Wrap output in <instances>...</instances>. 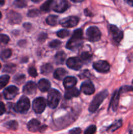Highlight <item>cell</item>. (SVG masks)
Here are the masks:
<instances>
[{"label":"cell","instance_id":"3957f363","mask_svg":"<svg viewBox=\"0 0 133 134\" xmlns=\"http://www.w3.org/2000/svg\"><path fill=\"white\" fill-rule=\"evenodd\" d=\"M60 98H61V95L59 92L55 89H52L48 93V99H47L49 107L52 109H55L57 107L59 103Z\"/></svg>","mask_w":133,"mask_h":134},{"label":"cell","instance_id":"f546056e","mask_svg":"<svg viewBox=\"0 0 133 134\" xmlns=\"http://www.w3.org/2000/svg\"><path fill=\"white\" fill-rule=\"evenodd\" d=\"M16 70V65L14 64H9L7 65H5L4 67L3 71L7 73H13Z\"/></svg>","mask_w":133,"mask_h":134},{"label":"cell","instance_id":"44dd1931","mask_svg":"<svg viewBox=\"0 0 133 134\" xmlns=\"http://www.w3.org/2000/svg\"><path fill=\"white\" fill-rule=\"evenodd\" d=\"M66 75V71L65 69L63 68H58L53 73V77L55 79L57 80H62L63 79L64 77H65Z\"/></svg>","mask_w":133,"mask_h":134},{"label":"cell","instance_id":"b9f144b4","mask_svg":"<svg viewBox=\"0 0 133 134\" xmlns=\"http://www.w3.org/2000/svg\"><path fill=\"white\" fill-rule=\"evenodd\" d=\"M47 37V35L46 34H41L39 37V41H43L44 40H45Z\"/></svg>","mask_w":133,"mask_h":134},{"label":"cell","instance_id":"ab89813d","mask_svg":"<svg viewBox=\"0 0 133 134\" xmlns=\"http://www.w3.org/2000/svg\"><path fill=\"white\" fill-rule=\"evenodd\" d=\"M38 14H39L38 10H35V9H33V10H31L29 11L28 14H27V16L30 17H35L36 16H37Z\"/></svg>","mask_w":133,"mask_h":134},{"label":"cell","instance_id":"74e56055","mask_svg":"<svg viewBox=\"0 0 133 134\" xmlns=\"http://www.w3.org/2000/svg\"><path fill=\"white\" fill-rule=\"evenodd\" d=\"M61 44V42L58 40H53L50 43V47L52 48H56Z\"/></svg>","mask_w":133,"mask_h":134},{"label":"cell","instance_id":"60d3db41","mask_svg":"<svg viewBox=\"0 0 133 134\" xmlns=\"http://www.w3.org/2000/svg\"><path fill=\"white\" fill-rule=\"evenodd\" d=\"M5 111H6V109H5V107L4 103H2V102H0V116L3 115L5 113Z\"/></svg>","mask_w":133,"mask_h":134},{"label":"cell","instance_id":"603a6c76","mask_svg":"<svg viewBox=\"0 0 133 134\" xmlns=\"http://www.w3.org/2000/svg\"><path fill=\"white\" fill-rule=\"evenodd\" d=\"M53 0H48L45 3L43 4L40 7V9L41 11L43 12H48L50 10L51 7H52V4H53Z\"/></svg>","mask_w":133,"mask_h":134},{"label":"cell","instance_id":"f907efd6","mask_svg":"<svg viewBox=\"0 0 133 134\" xmlns=\"http://www.w3.org/2000/svg\"><path fill=\"white\" fill-rule=\"evenodd\" d=\"M0 31H1V29H0Z\"/></svg>","mask_w":133,"mask_h":134},{"label":"cell","instance_id":"52a82bcc","mask_svg":"<svg viewBox=\"0 0 133 134\" xmlns=\"http://www.w3.org/2000/svg\"><path fill=\"white\" fill-rule=\"evenodd\" d=\"M110 34L112 37L113 41L116 43H119L123 39V32L115 25L110 26Z\"/></svg>","mask_w":133,"mask_h":134},{"label":"cell","instance_id":"d4e9b609","mask_svg":"<svg viewBox=\"0 0 133 134\" xmlns=\"http://www.w3.org/2000/svg\"><path fill=\"white\" fill-rule=\"evenodd\" d=\"M5 126L8 129L12 130H16L18 129V124L16 120H10L5 123Z\"/></svg>","mask_w":133,"mask_h":134},{"label":"cell","instance_id":"ac0fdd59","mask_svg":"<svg viewBox=\"0 0 133 134\" xmlns=\"http://www.w3.org/2000/svg\"><path fill=\"white\" fill-rule=\"evenodd\" d=\"M77 82V80L74 77H65L63 81V85L66 89L72 88L76 85Z\"/></svg>","mask_w":133,"mask_h":134},{"label":"cell","instance_id":"c3c4849f","mask_svg":"<svg viewBox=\"0 0 133 134\" xmlns=\"http://www.w3.org/2000/svg\"><path fill=\"white\" fill-rule=\"evenodd\" d=\"M1 17H2V14H1V13L0 12V19L1 18Z\"/></svg>","mask_w":133,"mask_h":134},{"label":"cell","instance_id":"8fae6325","mask_svg":"<svg viewBox=\"0 0 133 134\" xmlns=\"http://www.w3.org/2000/svg\"><path fill=\"white\" fill-rule=\"evenodd\" d=\"M18 94V88L15 86H10L3 91V96L6 99H13Z\"/></svg>","mask_w":133,"mask_h":134},{"label":"cell","instance_id":"bcb514c9","mask_svg":"<svg viewBox=\"0 0 133 134\" xmlns=\"http://www.w3.org/2000/svg\"><path fill=\"white\" fill-rule=\"evenodd\" d=\"M31 1L34 3H39V2H40L41 1H43V0H31Z\"/></svg>","mask_w":133,"mask_h":134},{"label":"cell","instance_id":"9a60e30c","mask_svg":"<svg viewBox=\"0 0 133 134\" xmlns=\"http://www.w3.org/2000/svg\"><path fill=\"white\" fill-rule=\"evenodd\" d=\"M36 90L37 86L35 82H32V81H29V82H27L26 85L24 86L23 92V93L27 94V95H31V94H33L36 92Z\"/></svg>","mask_w":133,"mask_h":134},{"label":"cell","instance_id":"836d02e7","mask_svg":"<svg viewBox=\"0 0 133 134\" xmlns=\"http://www.w3.org/2000/svg\"><path fill=\"white\" fill-rule=\"evenodd\" d=\"M91 58V54L89 52H83L80 55V60L82 61H89Z\"/></svg>","mask_w":133,"mask_h":134},{"label":"cell","instance_id":"f1b7e54d","mask_svg":"<svg viewBox=\"0 0 133 134\" xmlns=\"http://www.w3.org/2000/svg\"><path fill=\"white\" fill-rule=\"evenodd\" d=\"M12 51L10 49L3 50L0 54V58L2 60H7L11 56Z\"/></svg>","mask_w":133,"mask_h":134},{"label":"cell","instance_id":"8992f818","mask_svg":"<svg viewBox=\"0 0 133 134\" xmlns=\"http://www.w3.org/2000/svg\"><path fill=\"white\" fill-rule=\"evenodd\" d=\"M46 106V102L43 98H37L33 101V109L37 114H40L44 111Z\"/></svg>","mask_w":133,"mask_h":134},{"label":"cell","instance_id":"1f68e13d","mask_svg":"<svg viewBox=\"0 0 133 134\" xmlns=\"http://www.w3.org/2000/svg\"><path fill=\"white\" fill-rule=\"evenodd\" d=\"M69 31L66 30H61L57 32V35L60 38H65L69 35Z\"/></svg>","mask_w":133,"mask_h":134},{"label":"cell","instance_id":"5b68a950","mask_svg":"<svg viewBox=\"0 0 133 134\" xmlns=\"http://www.w3.org/2000/svg\"><path fill=\"white\" fill-rule=\"evenodd\" d=\"M86 35H87L88 40L91 42L98 41L101 37L100 30H99V28L95 27V26L89 27L86 31Z\"/></svg>","mask_w":133,"mask_h":134},{"label":"cell","instance_id":"e0dca14e","mask_svg":"<svg viewBox=\"0 0 133 134\" xmlns=\"http://www.w3.org/2000/svg\"><path fill=\"white\" fill-rule=\"evenodd\" d=\"M119 91H116L113 93V97L112 98V100L110 102V107L112 109L113 111H116L117 110V107L119 104Z\"/></svg>","mask_w":133,"mask_h":134},{"label":"cell","instance_id":"7bdbcfd3","mask_svg":"<svg viewBox=\"0 0 133 134\" xmlns=\"http://www.w3.org/2000/svg\"><path fill=\"white\" fill-rule=\"evenodd\" d=\"M126 2L129 4L130 5L133 7V0H126Z\"/></svg>","mask_w":133,"mask_h":134},{"label":"cell","instance_id":"681fc988","mask_svg":"<svg viewBox=\"0 0 133 134\" xmlns=\"http://www.w3.org/2000/svg\"><path fill=\"white\" fill-rule=\"evenodd\" d=\"M1 64H0V68H1Z\"/></svg>","mask_w":133,"mask_h":134},{"label":"cell","instance_id":"2e32d148","mask_svg":"<svg viewBox=\"0 0 133 134\" xmlns=\"http://www.w3.org/2000/svg\"><path fill=\"white\" fill-rule=\"evenodd\" d=\"M9 21L13 24H18L21 22L22 16L20 14L14 11H10L7 14Z\"/></svg>","mask_w":133,"mask_h":134},{"label":"cell","instance_id":"cb8c5ba5","mask_svg":"<svg viewBox=\"0 0 133 134\" xmlns=\"http://www.w3.org/2000/svg\"><path fill=\"white\" fill-rule=\"evenodd\" d=\"M52 66L49 64H44L43 65H42L41 68H40V71L41 73L43 75H48L49 73H51V71H52Z\"/></svg>","mask_w":133,"mask_h":134},{"label":"cell","instance_id":"484cf974","mask_svg":"<svg viewBox=\"0 0 133 134\" xmlns=\"http://www.w3.org/2000/svg\"><path fill=\"white\" fill-rule=\"evenodd\" d=\"M121 126H122V120H117V121L115 122L113 124H112V125L108 128V132H114V131H116V130L119 128Z\"/></svg>","mask_w":133,"mask_h":134},{"label":"cell","instance_id":"7dc6e473","mask_svg":"<svg viewBox=\"0 0 133 134\" xmlns=\"http://www.w3.org/2000/svg\"><path fill=\"white\" fill-rule=\"evenodd\" d=\"M130 134H133V129L130 130Z\"/></svg>","mask_w":133,"mask_h":134},{"label":"cell","instance_id":"30bf717a","mask_svg":"<svg viewBox=\"0 0 133 134\" xmlns=\"http://www.w3.org/2000/svg\"><path fill=\"white\" fill-rule=\"evenodd\" d=\"M93 68L98 72L106 73L109 71L110 65L107 62L100 60V61H96L93 63Z\"/></svg>","mask_w":133,"mask_h":134},{"label":"cell","instance_id":"5bb4252c","mask_svg":"<svg viewBox=\"0 0 133 134\" xmlns=\"http://www.w3.org/2000/svg\"><path fill=\"white\" fill-rule=\"evenodd\" d=\"M27 129L31 132L40 131V123L37 119H32L27 123Z\"/></svg>","mask_w":133,"mask_h":134},{"label":"cell","instance_id":"d6a6232c","mask_svg":"<svg viewBox=\"0 0 133 134\" xmlns=\"http://www.w3.org/2000/svg\"><path fill=\"white\" fill-rule=\"evenodd\" d=\"M9 37L5 34H0V44H5L9 43Z\"/></svg>","mask_w":133,"mask_h":134},{"label":"cell","instance_id":"4fadbf2b","mask_svg":"<svg viewBox=\"0 0 133 134\" xmlns=\"http://www.w3.org/2000/svg\"><path fill=\"white\" fill-rule=\"evenodd\" d=\"M81 91L87 95H91L95 92V87L91 81H86L81 85Z\"/></svg>","mask_w":133,"mask_h":134},{"label":"cell","instance_id":"7a4b0ae2","mask_svg":"<svg viewBox=\"0 0 133 134\" xmlns=\"http://www.w3.org/2000/svg\"><path fill=\"white\" fill-rule=\"evenodd\" d=\"M108 94V93L107 90H104V91L101 92L99 94H97L91 102V104L89 107V111L91 113H95L98 109L102 102L106 98Z\"/></svg>","mask_w":133,"mask_h":134},{"label":"cell","instance_id":"f35d334b","mask_svg":"<svg viewBox=\"0 0 133 134\" xmlns=\"http://www.w3.org/2000/svg\"><path fill=\"white\" fill-rule=\"evenodd\" d=\"M82 133V130L80 128H75L73 129L70 130L69 131V133L70 134H80Z\"/></svg>","mask_w":133,"mask_h":134},{"label":"cell","instance_id":"9c48e42d","mask_svg":"<svg viewBox=\"0 0 133 134\" xmlns=\"http://www.w3.org/2000/svg\"><path fill=\"white\" fill-rule=\"evenodd\" d=\"M78 18L76 16H69L61 20L59 22L60 24L65 27H75L78 23Z\"/></svg>","mask_w":133,"mask_h":134},{"label":"cell","instance_id":"4316f807","mask_svg":"<svg viewBox=\"0 0 133 134\" xmlns=\"http://www.w3.org/2000/svg\"><path fill=\"white\" fill-rule=\"evenodd\" d=\"M58 17L55 15H50L46 18V23L50 26H56L57 24Z\"/></svg>","mask_w":133,"mask_h":134},{"label":"cell","instance_id":"277c9868","mask_svg":"<svg viewBox=\"0 0 133 134\" xmlns=\"http://www.w3.org/2000/svg\"><path fill=\"white\" fill-rule=\"evenodd\" d=\"M30 107V102L28 98L26 96H22L17 102L16 105L14 107V110L18 113L27 112Z\"/></svg>","mask_w":133,"mask_h":134},{"label":"cell","instance_id":"e575fe53","mask_svg":"<svg viewBox=\"0 0 133 134\" xmlns=\"http://www.w3.org/2000/svg\"><path fill=\"white\" fill-rule=\"evenodd\" d=\"M14 81H15L16 83L18 84V85L22 84L25 81V76L23 75H16L14 77Z\"/></svg>","mask_w":133,"mask_h":134},{"label":"cell","instance_id":"83f0119b","mask_svg":"<svg viewBox=\"0 0 133 134\" xmlns=\"http://www.w3.org/2000/svg\"><path fill=\"white\" fill-rule=\"evenodd\" d=\"M9 79H10V77L7 75H2L0 77V90L7 85Z\"/></svg>","mask_w":133,"mask_h":134},{"label":"cell","instance_id":"ee69618b","mask_svg":"<svg viewBox=\"0 0 133 134\" xmlns=\"http://www.w3.org/2000/svg\"><path fill=\"white\" fill-rule=\"evenodd\" d=\"M70 1H72L74 3H80V2H82V1H83L84 0H70Z\"/></svg>","mask_w":133,"mask_h":134},{"label":"cell","instance_id":"ffe728a7","mask_svg":"<svg viewBox=\"0 0 133 134\" xmlns=\"http://www.w3.org/2000/svg\"><path fill=\"white\" fill-rule=\"evenodd\" d=\"M80 95V92L76 88H72L67 89L65 94V97L66 99H71L74 97H77Z\"/></svg>","mask_w":133,"mask_h":134},{"label":"cell","instance_id":"7402d4cb","mask_svg":"<svg viewBox=\"0 0 133 134\" xmlns=\"http://www.w3.org/2000/svg\"><path fill=\"white\" fill-rule=\"evenodd\" d=\"M65 59H66V54L63 51L57 52L55 56L56 62L57 64H63L65 61Z\"/></svg>","mask_w":133,"mask_h":134},{"label":"cell","instance_id":"7c38bea8","mask_svg":"<svg viewBox=\"0 0 133 134\" xmlns=\"http://www.w3.org/2000/svg\"><path fill=\"white\" fill-rule=\"evenodd\" d=\"M66 65L70 69L78 70L82 65V60L77 58H70L66 60Z\"/></svg>","mask_w":133,"mask_h":134},{"label":"cell","instance_id":"f6af8a7d","mask_svg":"<svg viewBox=\"0 0 133 134\" xmlns=\"http://www.w3.org/2000/svg\"><path fill=\"white\" fill-rule=\"evenodd\" d=\"M5 3V0H0V5H3Z\"/></svg>","mask_w":133,"mask_h":134},{"label":"cell","instance_id":"4dcf8cb0","mask_svg":"<svg viewBox=\"0 0 133 134\" xmlns=\"http://www.w3.org/2000/svg\"><path fill=\"white\" fill-rule=\"evenodd\" d=\"M14 5L18 8H23L27 5L26 0H14Z\"/></svg>","mask_w":133,"mask_h":134},{"label":"cell","instance_id":"8d00e7d4","mask_svg":"<svg viewBox=\"0 0 133 134\" xmlns=\"http://www.w3.org/2000/svg\"><path fill=\"white\" fill-rule=\"evenodd\" d=\"M28 72L29 75H31V77H35L37 76V69H35L33 67H31V68H29Z\"/></svg>","mask_w":133,"mask_h":134},{"label":"cell","instance_id":"d590c367","mask_svg":"<svg viewBox=\"0 0 133 134\" xmlns=\"http://www.w3.org/2000/svg\"><path fill=\"white\" fill-rule=\"evenodd\" d=\"M96 132V126L95 125H91L85 130L84 134H94Z\"/></svg>","mask_w":133,"mask_h":134},{"label":"cell","instance_id":"ba28073f","mask_svg":"<svg viewBox=\"0 0 133 134\" xmlns=\"http://www.w3.org/2000/svg\"><path fill=\"white\" fill-rule=\"evenodd\" d=\"M69 7L66 0H56L52 4V9L57 13H63Z\"/></svg>","mask_w":133,"mask_h":134},{"label":"cell","instance_id":"d6986e66","mask_svg":"<svg viewBox=\"0 0 133 134\" xmlns=\"http://www.w3.org/2000/svg\"><path fill=\"white\" fill-rule=\"evenodd\" d=\"M38 88L41 92H46L50 88V83L49 81L43 79L39 81Z\"/></svg>","mask_w":133,"mask_h":134},{"label":"cell","instance_id":"6da1fadb","mask_svg":"<svg viewBox=\"0 0 133 134\" xmlns=\"http://www.w3.org/2000/svg\"><path fill=\"white\" fill-rule=\"evenodd\" d=\"M82 31L80 29L75 30L73 33L72 37L69 39L67 44H66V47L69 50L77 49L82 44Z\"/></svg>","mask_w":133,"mask_h":134}]
</instances>
